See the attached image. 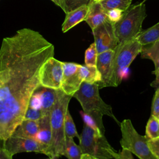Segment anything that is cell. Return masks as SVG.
<instances>
[{
	"label": "cell",
	"instance_id": "32",
	"mask_svg": "<svg viewBox=\"0 0 159 159\" xmlns=\"http://www.w3.org/2000/svg\"><path fill=\"white\" fill-rule=\"evenodd\" d=\"M111 153L114 159H134L132 153L126 149H123L117 152L114 148L111 151Z\"/></svg>",
	"mask_w": 159,
	"mask_h": 159
},
{
	"label": "cell",
	"instance_id": "1",
	"mask_svg": "<svg viewBox=\"0 0 159 159\" xmlns=\"http://www.w3.org/2000/svg\"><path fill=\"white\" fill-rule=\"evenodd\" d=\"M55 48L39 32L18 30L0 48V148L23 120L32 95L40 86L39 74Z\"/></svg>",
	"mask_w": 159,
	"mask_h": 159
},
{
	"label": "cell",
	"instance_id": "19",
	"mask_svg": "<svg viewBox=\"0 0 159 159\" xmlns=\"http://www.w3.org/2000/svg\"><path fill=\"white\" fill-rule=\"evenodd\" d=\"M136 39L142 46L159 41V22L145 30L142 31Z\"/></svg>",
	"mask_w": 159,
	"mask_h": 159
},
{
	"label": "cell",
	"instance_id": "14",
	"mask_svg": "<svg viewBox=\"0 0 159 159\" xmlns=\"http://www.w3.org/2000/svg\"><path fill=\"white\" fill-rule=\"evenodd\" d=\"M140 53L142 58H147L153 61L155 65L153 73L156 78L151 85L158 88L159 86V41L142 46Z\"/></svg>",
	"mask_w": 159,
	"mask_h": 159
},
{
	"label": "cell",
	"instance_id": "20",
	"mask_svg": "<svg viewBox=\"0 0 159 159\" xmlns=\"http://www.w3.org/2000/svg\"><path fill=\"white\" fill-rule=\"evenodd\" d=\"M78 73L83 82L98 83L100 81V76L96 66L80 65L78 68Z\"/></svg>",
	"mask_w": 159,
	"mask_h": 159
},
{
	"label": "cell",
	"instance_id": "25",
	"mask_svg": "<svg viewBox=\"0 0 159 159\" xmlns=\"http://www.w3.org/2000/svg\"><path fill=\"white\" fill-rule=\"evenodd\" d=\"M98 52L94 43H91L86 50L84 55L85 65L89 66H96Z\"/></svg>",
	"mask_w": 159,
	"mask_h": 159
},
{
	"label": "cell",
	"instance_id": "7",
	"mask_svg": "<svg viewBox=\"0 0 159 159\" xmlns=\"http://www.w3.org/2000/svg\"><path fill=\"white\" fill-rule=\"evenodd\" d=\"M78 139L82 153H88L99 159H114L111 153L113 148L104 135L96 132L84 124Z\"/></svg>",
	"mask_w": 159,
	"mask_h": 159
},
{
	"label": "cell",
	"instance_id": "4",
	"mask_svg": "<svg viewBox=\"0 0 159 159\" xmlns=\"http://www.w3.org/2000/svg\"><path fill=\"white\" fill-rule=\"evenodd\" d=\"M146 16L145 5L142 2L130 6L124 12L121 19L114 24L118 45L136 39L142 31V23Z\"/></svg>",
	"mask_w": 159,
	"mask_h": 159
},
{
	"label": "cell",
	"instance_id": "38",
	"mask_svg": "<svg viewBox=\"0 0 159 159\" xmlns=\"http://www.w3.org/2000/svg\"><path fill=\"white\" fill-rule=\"evenodd\" d=\"M147 1V0H143V2H143V3H144V2H145V1Z\"/></svg>",
	"mask_w": 159,
	"mask_h": 159
},
{
	"label": "cell",
	"instance_id": "34",
	"mask_svg": "<svg viewBox=\"0 0 159 159\" xmlns=\"http://www.w3.org/2000/svg\"><path fill=\"white\" fill-rule=\"evenodd\" d=\"M12 156L4 147L0 148V159H12Z\"/></svg>",
	"mask_w": 159,
	"mask_h": 159
},
{
	"label": "cell",
	"instance_id": "24",
	"mask_svg": "<svg viewBox=\"0 0 159 159\" xmlns=\"http://www.w3.org/2000/svg\"><path fill=\"white\" fill-rule=\"evenodd\" d=\"M65 134L66 138H80V135L77 132L76 126L75 125L73 119L68 109L65 118Z\"/></svg>",
	"mask_w": 159,
	"mask_h": 159
},
{
	"label": "cell",
	"instance_id": "16",
	"mask_svg": "<svg viewBox=\"0 0 159 159\" xmlns=\"http://www.w3.org/2000/svg\"><path fill=\"white\" fill-rule=\"evenodd\" d=\"M50 114H47L38 120L39 130L33 139L50 147L51 152L52 130L50 120ZM52 157V153H51ZM51 158V157H50Z\"/></svg>",
	"mask_w": 159,
	"mask_h": 159
},
{
	"label": "cell",
	"instance_id": "30",
	"mask_svg": "<svg viewBox=\"0 0 159 159\" xmlns=\"http://www.w3.org/2000/svg\"><path fill=\"white\" fill-rule=\"evenodd\" d=\"M42 103H41V99L40 93L38 91H35L34 94L32 95L29 103V107L34 109H41Z\"/></svg>",
	"mask_w": 159,
	"mask_h": 159
},
{
	"label": "cell",
	"instance_id": "5",
	"mask_svg": "<svg viewBox=\"0 0 159 159\" xmlns=\"http://www.w3.org/2000/svg\"><path fill=\"white\" fill-rule=\"evenodd\" d=\"M142 47V45L136 39L117 46L114 50L109 87H117L120 84L124 76L127 75L129 66L140 53Z\"/></svg>",
	"mask_w": 159,
	"mask_h": 159
},
{
	"label": "cell",
	"instance_id": "35",
	"mask_svg": "<svg viewBox=\"0 0 159 159\" xmlns=\"http://www.w3.org/2000/svg\"><path fill=\"white\" fill-rule=\"evenodd\" d=\"M81 159H99V158L88 153H83L81 155Z\"/></svg>",
	"mask_w": 159,
	"mask_h": 159
},
{
	"label": "cell",
	"instance_id": "22",
	"mask_svg": "<svg viewBox=\"0 0 159 159\" xmlns=\"http://www.w3.org/2000/svg\"><path fill=\"white\" fill-rule=\"evenodd\" d=\"M98 2L106 12L111 9H119L125 12L130 6L132 0H100Z\"/></svg>",
	"mask_w": 159,
	"mask_h": 159
},
{
	"label": "cell",
	"instance_id": "27",
	"mask_svg": "<svg viewBox=\"0 0 159 159\" xmlns=\"http://www.w3.org/2000/svg\"><path fill=\"white\" fill-rule=\"evenodd\" d=\"M80 114L82 116L83 120L84 121V124L95 130L96 132L104 135V132H105V129L104 127H102L98 122L97 121L91 116L84 113L83 111H81Z\"/></svg>",
	"mask_w": 159,
	"mask_h": 159
},
{
	"label": "cell",
	"instance_id": "29",
	"mask_svg": "<svg viewBox=\"0 0 159 159\" xmlns=\"http://www.w3.org/2000/svg\"><path fill=\"white\" fill-rule=\"evenodd\" d=\"M124 11L119 9H111L106 11V15L107 17V20L115 24L117 21H119L124 14Z\"/></svg>",
	"mask_w": 159,
	"mask_h": 159
},
{
	"label": "cell",
	"instance_id": "18",
	"mask_svg": "<svg viewBox=\"0 0 159 159\" xmlns=\"http://www.w3.org/2000/svg\"><path fill=\"white\" fill-rule=\"evenodd\" d=\"M41 87V86H40ZM57 89L42 87L39 91L41 99V109L45 113H50V111L56 100Z\"/></svg>",
	"mask_w": 159,
	"mask_h": 159
},
{
	"label": "cell",
	"instance_id": "6",
	"mask_svg": "<svg viewBox=\"0 0 159 159\" xmlns=\"http://www.w3.org/2000/svg\"><path fill=\"white\" fill-rule=\"evenodd\" d=\"M120 125L122 148L128 150L139 159H157L148 147V138L137 132L130 119H124Z\"/></svg>",
	"mask_w": 159,
	"mask_h": 159
},
{
	"label": "cell",
	"instance_id": "26",
	"mask_svg": "<svg viewBox=\"0 0 159 159\" xmlns=\"http://www.w3.org/2000/svg\"><path fill=\"white\" fill-rule=\"evenodd\" d=\"M92 0H62V10L66 14L81 6L88 5Z\"/></svg>",
	"mask_w": 159,
	"mask_h": 159
},
{
	"label": "cell",
	"instance_id": "37",
	"mask_svg": "<svg viewBox=\"0 0 159 159\" xmlns=\"http://www.w3.org/2000/svg\"><path fill=\"white\" fill-rule=\"evenodd\" d=\"M48 159H57V158H49Z\"/></svg>",
	"mask_w": 159,
	"mask_h": 159
},
{
	"label": "cell",
	"instance_id": "12",
	"mask_svg": "<svg viewBox=\"0 0 159 159\" xmlns=\"http://www.w3.org/2000/svg\"><path fill=\"white\" fill-rule=\"evenodd\" d=\"M114 50H109L98 55L96 68L100 76V81L98 83L99 88L109 87L110 75L112 68Z\"/></svg>",
	"mask_w": 159,
	"mask_h": 159
},
{
	"label": "cell",
	"instance_id": "36",
	"mask_svg": "<svg viewBox=\"0 0 159 159\" xmlns=\"http://www.w3.org/2000/svg\"><path fill=\"white\" fill-rule=\"evenodd\" d=\"M52 1L55 5L60 7L61 9H62V0H50Z\"/></svg>",
	"mask_w": 159,
	"mask_h": 159
},
{
	"label": "cell",
	"instance_id": "11",
	"mask_svg": "<svg viewBox=\"0 0 159 159\" xmlns=\"http://www.w3.org/2000/svg\"><path fill=\"white\" fill-rule=\"evenodd\" d=\"M63 77L60 89L66 94L73 97L83 83L79 73L80 64L72 62H62Z\"/></svg>",
	"mask_w": 159,
	"mask_h": 159
},
{
	"label": "cell",
	"instance_id": "28",
	"mask_svg": "<svg viewBox=\"0 0 159 159\" xmlns=\"http://www.w3.org/2000/svg\"><path fill=\"white\" fill-rule=\"evenodd\" d=\"M50 114V113H48ZM47 114H45L42 109H34L28 107L23 120H39L42 118L44 116Z\"/></svg>",
	"mask_w": 159,
	"mask_h": 159
},
{
	"label": "cell",
	"instance_id": "3",
	"mask_svg": "<svg viewBox=\"0 0 159 159\" xmlns=\"http://www.w3.org/2000/svg\"><path fill=\"white\" fill-rule=\"evenodd\" d=\"M56 93V100L50 111V120L52 135L51 158H58L63 155L65 150V118L72 96L66 94L60 89H57Z\"/></svg>",
	"mask_w": 159,
	"mask_h": 159
},
{
	"label": "cell",
	"instance_id": "13",
	"mask_svg": "<svg viewBox=\"0 0 159 159\" xmlns=\"http://www.w3.org/2000/svg\"><path fill=\"white\" fill-rule=\"evenodd\" d=\"M107 20L106 12L98 1L92 0L88 4V11L84 21L91 29Z\"/></svg>",
	"mask_w": 159,
	"mask_h": 159
},
{
	"label": "cell",
	"instance_id": "8",
	"mask_svg": "<svg viewBox=\"0 0 159 159\" xmlns=\"http://www.w3.org/2000/svg\"><path fill=\"white\" fill-rule=\"evenodd\" d=\"M63 77V65L53 57L42 65L39 74L40 86L53 89H60Z\"/></svg>",
	"mask_w": 159,
	"mask_h": 159
},
{
	"label": "cell",
	"instance_id": "10",
	"mask_svg": "<svg viewBox=\"0 0 159 159\" xmlns=\"http://www.w3.org/2000/svg\"><path fill=\"white\" fill-rule=\"evenodd\" d=\"M92 32L98 54L109 50H114L118 45L114 33V24L109 20L92 29Z\"/></svg>",
	"mask_w": 159,
	"mask_h": 159
},
{
	"label": "cell",
	"instance_id": "21",
	"mask_svg": "<svg viewBox=\"0 0 159 159\" xmlns=\"http://www.w3.org/2000/svg\"><path fill=\"white\" fill-rule=\"evenodd\" d=\"M82 154L80 145L75 143L73 139L66 137L63 155L68 159H81Z\"/></svg>",
	"mask_w": 159,
	"mask_h": 159
},
{
	"label": "cell",
	"instance_id": "17",
	"mask_svg": "<svg viewBox=\"0 0 159 159\" xmlns=\"http://www.w3.org/2000/svg\"><path fill=\"white\" fill-rule=\"evenodd\" d=\"M39 130L38 120H23L16 128L11 135L34 139Z\"/></svg>",
	"mask_w": 159,
	"mask_h": 159
},
{
	"label": "cell",
	"instance_id": "2",
	"mask_svg": "<svg viewBox=\"0 0 159 159\" xmlns=\"http://www.w3.org/2000/svg\"><path fill=\"white\" fill-rule=\"evenodd\" d=\"M99 89L96 83H89L83 81L73 97L78 101L83 111L93 117L102 127H104L102 123L104 115L111 117L120 125V122L113 114L112 107L106 104L101 98Z\"/></svg>",
	"mask_w": 159,
	"mask_h": 159
},
{
	"label": "cell",
	"instance_id": "31",
	"mask_svg": "<svg viewBox=\"0 0 159 159\" xmlns=\"http://www.w3.org/2000/svg\"><path fill=\"white\" fill-rule=\"evenodd\" d=\"M147 143L152 154L157 159H159V137L152 139H148Z\"/></svg>",
	"mask_w": 159,
	"mask_h": 159
},
{
	"label": "cell",
	"instance_id": "15",
	"mask_svg": "<svg viewBox=\"0 0 159 159\" xmlns=\"http://www.w3.org/2000/svg\"><path fill=\"white\" fill-rule=\"evenodd\" d=\"M88 11V5H83L66 13L65 19L61 26L62 32H66L84 20Z\"/></svg>",
	"mask_w": 159,
	"mask_h": 159
},
{
	"label": "cell",
	"instance_id": "9",
	"mask_svg": "<svg viewBox=\"0 0 159 159\" xmlns=\"http://www.w3.org/2000/svg\"><path fill=\"white\" fill-rule=\"evenodd\" d=\"M4 148L12 155L21 152H36L51 157L50 147L33 139L11 135L6 140Z\"/></svg>",
	"mask_w": 159,
	"mask_h": 159
},
{
	"label": "cell",
	"instance_id": "39",
	"mask_svg": "<svg viewBox=\"0 0 159 159\" xmlns=\"http://www.w3.org/2000/svg\"><path fill=\"white\" fill-rule=\"evenodd\" d=\"M95 1H100V0H95Z\"/></svg>",
	"mask_w": 159,
	"mask_h": 159
},
{
	"label": "cell",
	"instance_id": "33",
	"mask_svg": "<svg viewBox=\"0 0 159 159\" xmlns=\"http://www.w3.org/2000/svg\"><path fill=\"white\" fill-rule=\"evenodd\" d=\"M151 115L159 118V86L157 88L153 99Z\"/></svg>",
	"mask_w": 159,
	"mask_h": 159
},
{
	"label": "cell",
	"instance_id": "23",
	"mask_svg": "<svg viewBox=\"0 0 159 159\" xmlns=\"http://www.w3.org/2000/svg\"><path fill=\"white\" fill-rule=\"evenodd\" d=\"M145 134L150 139L159 137V118L151 115L146 125Z\"/></svg>",
	"mask_w": 159,
	"mask_h": 159
}]
</instances>
